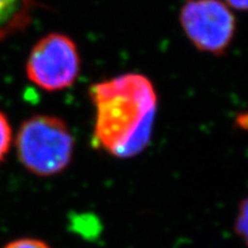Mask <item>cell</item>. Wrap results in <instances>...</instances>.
<instances>
[{
	"instance_id": "cell-1",
	"label": "cell",
	"mask_w": 248,
	"mask_h": 248,
	"mask_svg": "<svg viewBox=\"0 0 248 248\" xmlns=\"http://www.w3.org/2000/svg\"><path fill=\"white\" fill-rule=\"evenodd\" d=\"M95 109L93 144L119 159L137 156L150 144L157 93L145 75L128 73L91 85Z\"/></svg>"
},
{
	"instance_id": "cell-7",
	"label": "cell",
	"mask_w": 248,
	"mask_h": 248,
	"mask_svg": "<svg viewBox=\"0 0 248 248\" xmlns=\"http://www.w3.org/2000/svg\"><path fill=\"white\" fill-rule=\"evenodd\" d=\"M235 230L245 243L248 245V198L240 204L237 221H235Z\"/></svg>"
},
{
	"instance_id": "cell-5",
	"label": "cell",
	"mask_w": 248,
	"mask_h": 248,
	"mask_svg": "<svg viewBox=\"0 0 248 248\" xmlns=\"http://www.w3.org/2000/svg\"><path fill=\"white\" fill-rule=\"evenodd\" d=\"M36 0H0V40L29 26Z\"/></svg>"
},
{
	"instance_id": "cell-4",
	"label": "cell",
	"mask_w": 248,
	"mask_h": 248,
	"mask_svg": "<svg viewBox=\"0 0 248 248\" xmlns=\"http://www.w3.org/2000/svg\"><path fill=\"white\" fill-rule=\"evenodd\" d=\"M179 22L195 48L216 57L225 53L235 32L234 15L222 0H186Z\"/></svg>"
},
{
	"instance_id": "cell-3",
	"label": "cell",
	"mask_w": 248,
	"mask_h": 248,
	"mask_svg": "<svg viewBox=\"0 0 248 248\" xmlns=\"http://www.w3.org/2000/svg\"><path fill=\"white\" fill-rule=\"evenodd\" d=\"M79 71L80 57L76 43L59 32L48 33L36 43L26 66L28 79L47 92L70 88Z\"/></svg>"
},
{
	"instance_id": "cell-2",
	"label": "cell",
	"mask_w": 248,
	"mask_h": 248,
	"mask_svg": "<svg viewBox=\"0 0 248 248\" xmlns=\"http://www.w3.org/2000/svg\"><path fill=\"white\" fill-rule=\"evenodd\" d=\"M15 147L18 161L28 171L39 177H51L69 167L75 139L60 117L35 115L21 124Z\"/></svg>"
},
{
	"instance_id": "cell-6",
	"label": "cell",
	"mask_w": 248,
	"mask_h": 248,
	"mask_svg": "<svg viewBox=\"0 0 248 248\" xmlns=\"http://www.w3.org/2000/svg\"><path fill=\"white\" fill-rule=\"evenodd\" d=\"M13 142V131L8 119L0 110V163L4 161Z\"/></svg>"
},
{
	"instance_id": "cell-9",
	"label": "cell",
	"mask_w": 248,
	"mask_h": 248,
	"mask_svg": "<svg viewBox=\"0 0 248 248\" xmlns=\"http://www.w3.org/2000/svg\"><path fill=\"white\" fill-rule=\"evenodd\" d=\"M224 2L238 11H248V0H224Z\"/></svg>"
},
{
	"instance_id": "cell-8",
	"label": "cell",
	"mask_w": 248,
	"mask_h": 248,
	"mask_svg": "<svg viewBox=\"0 0 248 248\" xmlns=\"http://www.w3.org/2000/svg\"><path fill=\"white\" fill-rule=\"evenodd\" d=\"M4 248H51L44 241L38 239H31V238H23L17 239L6 245Z\"/></svg>"
}]
</instances>
